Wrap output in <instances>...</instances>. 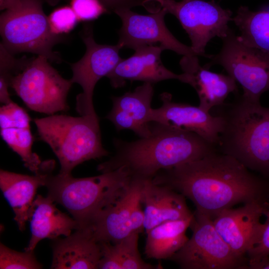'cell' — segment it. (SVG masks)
I'll list each match as a JSON object with an SVG mask.
<instances>
[{
	"label": "cell",
	"instance_id": "cell-1",
	"mask_svg": "<svg viewBox=\"0 0 269 269\" xmlns=\"http://www.w3.org/2000/svg\"><path fill=\"white\" fill-rule=\"evenodd\" d=\"M189 199L196 212L212 219L240 203L266 199V184L235 158L218 150L159 171L152 179Z\"/></svg>",
	"mask_w": 269,
	"mask_h": 269
},
{
	"label": "cell",
	"instance_id": "cell-2",
	"mask_svg": "<svg viewBox=\"0 0 269 269\" xmlns=\"http://www.w3.org/2000/svg\"><path fill=\"white\" fill-rule=\"evenodd\" d=\"M150 133L137 140L115 139V154L98 165L102 173L124 167L132 178L152 179L160 170L201 159L217 150L197 134L163 124L150 123Z\"/></svg>",
	"mask_w": 269,
	"mask_h": 269
},
{
	"label": "cell",
	"instance_id": "cell-3",
	"mask_svg": "<svg viewBox=\"0 0 269 269\" xmlns=\"http://www.w3.org/2000/svg\"><path fill=\"white\" fill-rule=\"evenodd\" d=\"M223 126L217 146L249 169L269 174V107L240 96L222 105Z\"/></svg>",
	"mask_w": 269,
	"mask_h": 269
},
{
	"label": "cell",
	"instance_id": "cell-4",
	"mask_svg": "<svg viewBox=\"0 0 269 269\" xmlns=\"http://www.w3.org/2000/svg\"><path fill=\"white\" fill-rule=\"evenodd\" d=\"M131 179L124 167L84 178L71 174H50L45 186L47 196L64 207L76 221L78 228L86 227L96 214L121 196Z\"/></svg>",
	"mask_w": 269,
	"mask_h": 269
},
{
	"label": "cell",
	"instance_id": "cell-5",
	"mask_svg": "<svg viewBox=\"0 0 269 269\" xmlns=\"http://www.w3.org/2000/svg\"><path fill=\"white\" fill-rule=\"evenodd\" d=\"M39 138L58 158L59 173L70 174L78 165L107 156L97 115H51L34 120Z\"/></svg>",
	"mask_w": 269,
	"mask_h": 269
},
{
	"label": "cell",
	"instance_id": "cell-6",
	"mask_svg": "<svg viewBox=\"0 0 269 269\" xmlns=\"http://www.w3.org/2000/svg\"><path fill=\"white\" fill-rule=\"evenodd\" d=\"M43 3V0H18L1 13V43L13 54L29 52L59 63L61 59L53 48L66 37L52 31Z\"/></svg>",
	"mask_w": 269,
	"mask_h": 269
},
{
	"label": "cell",
	"instance_id": "cell-7",
	"mask_svg": "<svg viewBox=\"0 0 269 269\" xmlns=\"http://www.w3.org/2000/svg\"><path fill=\"white\" fill-rule=\"evenodd\" d=\"M73 84L38 55L12 77L10 87L29 109L51 115L69 109L67 97Z\"/></svg>",
	"mask_w": 269,
	"mask_h": 269
},
{
	"label": "cell",
	"instance_id": "cell-8",
	"mask_svg": "<svg viewBox=\"0 0 269 269\" xmlns=\"http://www.w3.org/2000/svg\"><path fill=\"white\" fill-rule=\"evenodd\" d=\"M222 39L220 51L204 66H221L241 86L244 97L260 101L269 91V54L246 45L232 30Z\"/></svg>",
	"mask_w": 269,
	"mask_h": 269
},
{
	"label": "cell",
	"instance_id": "cell-9",
	"mask_svg": "<svg viewBox=\"0 0 269 269\" xmlns=\"http://www.w3.org/2000/svg\"><path fill=\"white\" fill-rule=\"evenodd\" d=\"M192 235L170 259L185 269H233L248 268L216 230L213 219L195 212L190 226Z\"/></svg>",
	"mask_w": 269,
	"mask_h": 269
},
{
	"label": "cell",
	"instance_id": "cell-10",
	"mask_svg": "<svg viewBox=\"0 0 269 269\" xmlns=\"http://www.w3.org/2000/svg\"><path fill=\"white\" fill-rule=\"evenodd\" d=\"M158 8L174 15L189 36L191 48L197 56L210 58L205 47L212 38L223 39L231 29L232 12L222 8L214 0H152Z\"/></svg>",
	"mask_w": 269,
	"mask_h": 269
},
{
	"label": "cell",
	"instance_id": "cell-11",
	"mask_svg": "<svg viewBox=\"0 0 269 269\" xmlns=\"http://www.w3.org/2000/svg\"><path fill=\"white\" fill-rule=\"evenodd\" d=\"M85 46L84 56L77 62L70 64L73 83L78 84L82 92L76 97V111L81 116L97 115L93 96L95 87L102 77L107 76L122 60L120 50L115 45L100 44L94 39L93 24H84L80 33Z\"/></svg>",
	"mask_w": 269,
	"mask_h": 269
},
{
	"label": "cell",
	"instance_id": "cell-12",
	"mask_svg": "<svg viewBox=\"0 0 269 269\" xmlns=\"http://www.w3.org/2000/svg\"><path fill=\"white\" fill-rule=\"evenodd\" d=\"M115 13L122 20L117 43L122 48L135 50L159 43L164 50H171L183 56H197L191 46L178 40L167 28L164 17L168 13L164 8H160L146 15L131 9L119 10Z\"/></svg>",
	"mask_w": 269,
	"mask_h": 269
},
{
	"label": "cell",
	"instance_id": "cell-13",
	"mask_svg": "<svg viewBox=\"0 0 269 269\" xmlns=\"http://www.w3.org/2000/svg\"><path fill=\"white\" fill-rule=\"evenodd\" d=\"M267 207L266 199L253 201L226 209L213 219L218 233L238 256L245 258L258 235Z\"/></svg>",
	"mask_w": 269,
	"mask_h": 269
},
{
	"label": "cell",
	"instance_id": "cell-14",
	"mask_svg": "<svg viewBox=\"0 0 269 269\" xmlns=\"http://www.w3.org/2000/svg\"><path fill=\"white\" fill-rule=\"evenodd\" d=\"M161 106L152 109L151 122L194 133L217 147L223 126L222 118L198 106L173 102L167 92L160 94Z\"/></svg>",
	"mask_w": 269,
	"mask_h": 269
},
{
	"label": "cell",
	"instance_id": "cell-15",
	"mask_svg": "<svg viewBox=\"0 0 269 269\" xmlns=\"http://www.w3.org/2000/svg\"><path fill=\"white\" fill-rule=\"evenodd\" d=\"M143 179L132 178L125 192L99 212L87 229L98 242L116 244L133 233L131 215L133 203L141 193Z\"/></svg>",
	"mask_w": 269,
	"mask_h": 269
},
{
	"label": "cell",
	"instance_id": "cell-16",
	"mask_svg": "<svg viewBox=\"0 0 269 269\" xmlns=\"http://www.w3.org/2000/svg\"><path fill=\"white\" fill-rule=\"evenodd\" d=\"M163 50L159 45L138 48L130 57L122 58L106 77L114 88L124 86L127 80L153 84L165 80L176 79L186 83V74L174 73L163 64L161 54Z\"/></svg>",
	"mask_w": 269,
	"mask_h": 269
},
{
	"label": "cell",
	"instance_id": "cell-17",
	"mask_svg": "<svg viewBox=\"0 0 269 269\" xmlns=\"http://www.w3.org/2000/svg\"><path fill=\"white\" fill-rule=\"evenodd\" d=\"M55 162L44 161L40 171L34 175L16 173L0 169V187L14 213L18 229L23 231L37 189L44 186L48 176L52 173Z\"/></svg>",
	"mask_w": 269,
	"mask_h": 269
},
{
	"label": "cell",
	"instance_id": "cell-18",
	"mask_svg": "<svg viewBox=\"0 0 269 269\" xmlns=\"http://www.w3.org/2000/svg\"><path fill=\"white\" fill-rule=\"evenodd\" d=\"M31 118L21 107L12 102L0 108V134L2 139L21 158L24 166L34 174L42 166L39 156L32 151L34 138Z\"/></svg>",
	"mask_w": 269,
	"mask_h": 269
},
{
	"label": "cell",
	"instance_id": "cell-19",
	"mask_svg": "<svg viewBox=\"0 0 269 269\" xmlns=\"http://www.w3.org/2000/svg\"><path fill=\"white\" fill-rule=\"evenodd\" d=\"M180 66L187 76V83L196 91L199 99V106L210 112L213 108L224 103L231 93H237L236 81L229 75L217 73L202 66L198 56H183Z\"/></svg>",
	"mask_w": 269,
	"mask_h": 269
},
{
	"label": "cell",
	"instance_id": "cell-20",
	"mask_svg": "<svg viewBox=\"0 0 269 269\" xmlns=\"http://www.w3.org/2000/svg\"><path fill=\"white\" fill-rule=\"evenodd\" d=\"M141 201L144 206L145 233L162 223L192 216L185 196L171 188L143 179Z\"/></svg>",
	"mask_w": 269,
	"mask_h": 269
},
{
	"label": "cell",
	"instance_id": "cell-21",
	"mask_svg": "<svg viewBox=\"0 0 269 269\" xmlns=\"http://www.w3.org/2000/svg\"><path fill=\"white\" fill-rule=\"evenodd\" d=\"M52 249L51 269H98L100 244L86 229H77L64 239H54Z\"/></svg>",
	"mask_w": 269,
	"mask_h": 269
},
{
	"label": "cell",
	"instance_id": "cell-22",
	"mask_svg": "<svg viewBox=\"0 0 269 269\" xmlns=\"http://www.w3.org/2000/svg\"><path fill=\"white\" fill-rule=\"evenodd\" d=\"M54 202L48 196L38 195L35 197L28 219L31 236L25 251L34 252L43 239H55L61 235L66 237L72 230L78 229L76 221L57 208Z\"/></svg>",
	"mask_w": 269,
	"mask_h": 269
},
{
	"label": "cell",
	"instance_id": "cell-23",
	"mask_svg": "<svg viewBox=\"0 0 269 269\" xmlns=\"http://www.w3.org/2000/svg\"><path fill=\"white\" fill-rule=\"evenodd\" d=\"M193 215L186 219L169 221L151 229L147 234L144 254L148 259H170L186 244V233Z\"/></svg>",
	"mask_w": 269,
	"mask_h": 269
},
{
	"label": "cell",
	"instance_id": "cell-24",
	"mask_svg": "<svg viewBox=\"0 0 269 269\" xmlns=\"http://www.w3.org/2000/svg\"><path fill=\"white\" fill-rule=\"evenodd\" d=\"M232 21L240 40L246 45L269 54V9L257 11L241 6Z\"/></svg>",
	"mask_w": 269,
	"mask_h": 269
},
{
	"label": "cell",
	"instance_id": "cell-25",
	"mask_svg": "<svg viewBox=\"0 0 269 269\" xmlns=\"http://www.w3.org/2000/svg\"><path fill=\"white\" fill-rule=\"evenodd\" d=\"M154 94L153 84L143 83L134 91L119 97H113L112 108L118 110L137 125L149 131L152 108L151 107Z\"/></svg>",
	"mask_w": 269,
	"mask_h": 269
},
{
	"label": "cell",
	"instance_id": "cell-26",
	"mask_svg": "<svg viewBox=\"0 0 269 269\" xmlns=\"http://www.w3.org/2000/svg\"><path fill=\"white\" fill-rule=\"evenodd\" d=\"M139 234L132 233L115 244L122 269H153L155 266L145 262L138 249Z\"/></svg>",
	"mask_w": 269,
	"mask_h": 269
},
{
	"label": "cell",
	"instance_id": "cell-27",
	"mask_svg": "<svg viewBox=\"0 0 269 269\" xmlns=\"http://www.w3.org/2000/svg\"><path fill=\"white\" fill-rule=\"evenodd\" d=\"M42 265L36 260L34 252H24L13 250L0 245V269H39Z\"/></svg>",
	"mask_w": 269,
	"mask_h": 269
},
{
	"label": "cell",
	"instance_id": "cell-28",
	"mask_svg": "<svg viewBox=\"0 0 269 269\" xmlns=\"http://www.w3.org/2000/svg\"><path fill=\"white\" fill-rule=\"evenodd\" d=\"M0 43V88L8 89L12 77L21 71L30 59H17L13 56Z\"/></svg>",
	"mask_w": 269,
	"mask_h": 269
},
{
	"label": "cell",
	"instance_id": "cell-29",
	"mask_svg": "<svg viewBox=\"0 0 269 269\" xmlns=\"http://www.w3.org/2000/svg\"><path fill=\"white\" fill-rule=\"evenodd\" d=\"M52 31L58 35L69 33L79 21L75 12L69 5L55 9L48 16Z\"/></svg>",
	"mask_w": 269,
	"mask_h": 269
},
{
	"label": "cell",
	"instance_id": "cell-30",
	"mask_svg": "<svg viewBox=\"0 0 269 269\" xmlns=\"http://www.w3.org/2000/svg\"><path fill=\"white\" fill-rule=\"evenodd\" d=\"M264 216L266 220L262 223L258 235L247 254L249 258L248 263L269 256V200Z\"/></svg>",
	"mask_w": 269,
	"mask_h": 269
},
{
	"label": "cell",
	"instance_id": "cell-31",
	"mask_svg": "<svg viewBox=\"0 0 269 269\" xmlns=\"http://www.w3.org/2000/svg\"><path fill=\"white\" fill-rule=\"evenodd\" d=\"M69 1L79 21L89 22L109 13L99 0H70Z\"/></svg>",
	"mask_w": 269,
	"mask_h": 269
},
{
	"label": "cell",
	"instance_id": "cell-32",
	"mask_svg": "<svg viewBox=\"0 0 269 269\" xmlns=\"http://www.w3.org/2000/svg\"><path fill=\"white\" fill-rule=\"evenodd\" d=\"M101 257L99 262L100 269H122L115 244L110 242H99Z\"/></svg>",
	"mask_w": 269,
	"mask_h": 269
},
{
	"label": "cell",
	"instance_id": "cell-33",
	"mask_svg": "<svg viewBox=\"0 0 269 269\" xmlns=\"http://www.w3.org/2000/svg\"><path fill=\"white\" fill-rule=\"evenodd\" d=\"M61 0H48L47 2L53 5L56 4ZM69 1L70 0H65ZM108 10L109 13L118 10L131 9L135 6H143L147 10L150 3L152 4V0H99Z\"/></svg>",
	"mask_w": 269,
	"mask_h": 269
},
{
	"label": "cell",
	"instance_id": "cell-34",
	"mask_svg": "<svg viewBox=\"0 0 269 269\" xmlns=\"http://www.w3.org/2000/svg\"><path fill=\"white\" fill-rule=\"evenodd\" d=\"M141 192L135 198L133 203L131 215L132 231L133 233L138 234L144 230V213L141 207Z\"/></svg>",
	"mask_w": 269,
	"mask_h": 269
},
{
	"label": "cell",
	"instance_id": "cell-35",
	"mask_svg": "<svg viewBox=\"0 0 269 269\" xmlns=\"http://www.w3.org/2000/svg\"><path fill=\"white\" fill-rule=\"evenodd\" d=\"M248 269H269V256L254 262L249 263Z\"/></svg>",
	"mask_w": 269,
	"mask_h": 269
},
{
	"label": "cell",
	"instance_id": "cell-36",
	"mask_svg": "<svg viewBox=\"0 0 269 269\" xmlns=\"http://www.w3.org/2000/svg\"><path fill=\"white\" fill-rule=\"evenodd\" d=\"M18 0H0V9L5 10L14 6Z\"/></svg>",
	"mask_w": 269,
	"mask_h": 269
}]
</instances>
